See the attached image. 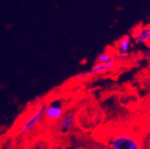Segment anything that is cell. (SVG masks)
Returning a JSON list of instances; mask_svg holds the SVG:
<instances>
[{
	"mask_svg": "<svg viewBox=\"0 0 150 149\" xmlns=\"http://www.w3.org/2000/svg\"><path fill=\"white\" fill-rule=\"evenodd\" d=\"M112 149H140L139 142L127 135L116 136L110 141Z\"/></svg>",
	"mask_w": 150,
	"mask_h": 149,
	"instance_id": "obj_2",
	"label": "cell"
},
{
	"mask_svg": "<svg viewBox=\"0 0 150 149\" xmlns=\"http://www.w3.org/2000/svg\"><path fill=\"white\" fill-rule=\"evenodd\" d=\"M47 106V103H41L40 105H38V107L32 112V114H30V115L27 119H25V121L21 124L20 128H19V134L24 135L26 133L30 132L45 117Z\"/></svg>",
	"mask_w": 150,
	"mask_h": 149,
	"instance_id": "obj_1",
	"label": "cell"
},
{
	"mask_svg": "<svg viewBox=\"0 0 150 149\" xmlns=\"http://www.w3.org/2000/svg\"><path fill=\"white\" fill-rule=\"evenodd\" d=\"M133 37L138 44H150V26L139 29Z\"/></svg>",
	"mask_w": 150,
	"mask_h": 149,
	"instance_id": "obj_5",
	"label": "cell"
},
{
	"mask_svg": "<svg viewBox=\"0 0 150 149\" xmlns=\"http://www.w3.org/2000/svg\"><path fill=\"white\" fill-rule=\"evenodd\" d=\"M144 57L147 60H150V49H147L144 52Z\"/></svg>",
	"mask_w": 150,
	"mask_h": 149,
	"instance_id": "obj_10",
	"label": "cell"
},
{
	"mask_svg": "<svg viewBox=\"0 0 150 149\" xmlns=\"http://www.w3.org/2000/svg\"><path fill=\"white\" fill-rule=\"evenodd\" d=\"M129 54H120L118 56L116 57V59L117 60H124V59H127V58H129Z\"/></svg>",
	"mask_w": 150,
	"mask_h": 149,
	"instance_id": "obj_9",
	"label": "cell"
},
{
	"mask_svg": "<svg viewBox=\"0 0 150 149\" xmlns=\"http://www.w3.org/2000/svg\"><path fill=\"white\" fill-rule=\"evenodd\" d=\"M97 61L99 64H110V63L115 62V59L112 57H111L110 55L106 53H101L98 55Z\"/></svg>",
	"mask_w": 150,
	"mask_h": 149,
	"instance_id": "obj_8",
	"label": "cell"
},
{
	"mask_svg": "<svg viewBox=\"0 0 150 149\" xmlns=\"http://www.w3.org/2000/svg\"><path fill=\"white\" fill-rule=\"evenodd\" d=\"M114 66H115V62L110 63V64H99V63H97L90 69L89 72H90V74H98V73H101V72L111 70L112 68H114Z\"/></svg>",
	"mask_w": 150,
	"mask_h": 149,
	"instance_id": "obj_6",
	"label": "cell"
},
{
	"mask_svg": "<svg viewBox=\"0 0 150 149\" xmlns=\"http://www.w3.org/2000/svg\"><path fill=\"white\" fill-rule=\"evenodd\" d=\"M130 48V38L129 36H124L120 40L119 43V51L121 54H128Z\"/></svg>",
	"mask_w": 150,
	"mask_h": 149,
	"instance_id": "obj_7",
	"label": "cell"
},
{
	"mask_svg": "<svg viewBox=\"0 0 150 149\" xmlns=\"http://www.w3.org/2000/svg\"><path fill=\"white\" fill-rule=\"evenodd\" d=\"M63 116H64V109H63V106L61 104H59L57 102L47 104L45 117L48 121H57V120L62 119Z\"/></svg>",
	"mask_w": 150,
	"mask_h": 149,
	"instance_id": "obj_3",
	"label": "cell"
},
{
	"mask_svg": "<svg viewBox=\"0 0 150 149\" xmlns=\"http://www.w3.org/2000/svg\"><path fill=\"white\" fill-rule=\"evenodd\" d=\"M75 118H76V113L71 112V113L66 114L59 121L58 124V130L61 134H66L70 131V129L74 124Z\"/></svg>",
	"mask_w": 150,
	"mask_h": 149,
	"instance_id": "obj_4",
	"label": "cell"
},
{
	"mask_svg": "<svg viewBox=\"0 0 150 149\" xmlns=\"http://www.w3.org/2000/svg\"><path fill=\"white\" fill-rule=\"evenodd\" d=\"M6 149H15V148L13 146H12V145H8Z\"/></svg>",
	"mask_w": 150,
	"mask_h": 149,
	"instance_id": "obj_11",
	"label": "cell"
}]
</instances>
